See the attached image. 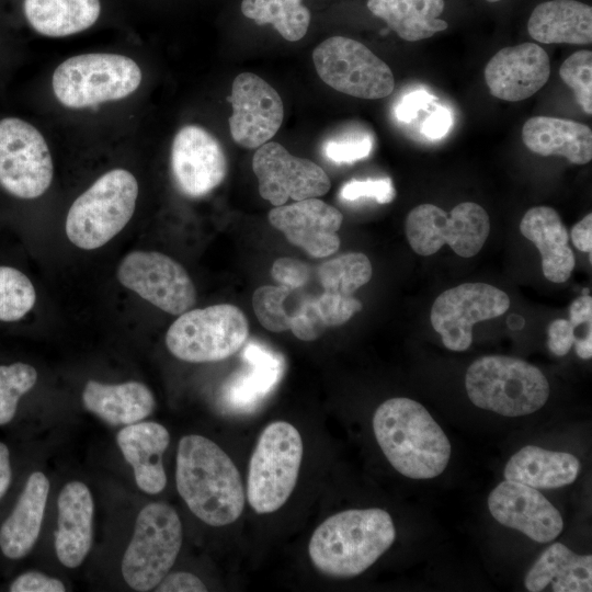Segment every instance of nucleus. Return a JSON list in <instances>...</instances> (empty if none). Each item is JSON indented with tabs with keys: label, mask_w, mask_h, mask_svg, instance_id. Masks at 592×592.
<instances>
[{
	"label": "nucleus",
	"mask_w": 592,
	"mask_h": 592,
	"mask_svg": "<svg viewBox=\"0 0 592 592\" xmlns=\"http://www.w3.org/2000/svg\"><path fill=\"white\" fill-rule=\"evenodd\" d=\"M175 483L190 511L210 526H225L241 515L246 493L231 458L212 440L190 434L177 452Z\"/></svg>",
	"instance_id": "1"
},
{
	"label": "nucleus",
	"mask_w": 592,
	"mask_h": 592,
	"mask_svg": "<svg viewBox=\"0 0 592 592\" xmlns=\"http://www.w3.org/2000/svg\"><path fill=\"white\" fill-rule=\"evenodd\" d=\"M376 441L390 465L412 479H430L446 468L451 444L444 431L419 402L384 401L373 417Z\"/></svg>",
	"instance_id": "2"
},
{
	"label": "nucleus",
	"mask_w": 592,
	"mask_h": 592,
	"mask_svg": "<svg viewBox=\"0 0 592 592\" xmlns=\"http://www.w3.org/2000/svg\"><path fill=\"white\" fill-rule=\"evenodd\" d=\"M395 538L392 519L385 510H345L329 516L314 531L308 554L321 573L352 578L368 569Z\"/></svg>",
	"instance_id": "3"
},
{
	"label": "nucleus",
	"mask_w": 592,
	"mask_h": 592,
	"mask_svg": "<svg viewBox=\"0 0 592 592\" xmlns=\"http://www.w3.org/2000/svg\"><path fill=\"white\" fill-rule=\"evenodd\" d=\"M465 387L475 406L506 417L537 411L550 391L539 368L504 355L477 358L466 372Z\"/></svg>",
	"instance_id": "4"
},
{
	"label": "nucleus",
	"mask_w": 592,
	"mask_h": 592,
	"mask_svg": "<svg viewBox=\"0 0 592 592\" xmlns=\"http://www.w3.org/2000/svg\"><path fill=\"white\" fill-rule=\"evenodd\" d=\"M137 196L138 184L129 171H107L70 206L66 218L68 239L84 250L104 246L130 220Z\"/></svg>",
	"instance_id": "5"
},
{
	"label": "nucleus",
	"mask_w": 592,
	"mask_h": 592,
	"mask_svg": "<svg viewBox=\"0 0 592 592\" xmlns=\"http://www.w3.org/2000/svg\"><path fill=\"white\" fill-rule=\"evenodd\" d=\"M304 445L286 421H274L260 434L249 463L247 499L258 514L281 509L296 486Z\"/></svg>",
	"instance_id": "6"
},
{
	"label": "nucleus",
	"mask_w": 592,
	"mask_h": 592,
	"mask_svg": "<svg viewBox=\"0 0 592 592\" xmlns=\"http://www.w3.org/2000/svg\"><path fill=\"white\" fill-rule=\"evenodd\" d=\"M141 70L129 57L83 54L62 61L54 71L53 90L65 106L81 109L126 98L141 82Z\"/></svg>",
	"instance_id": "7"
},
{
	"label": "nucleus",
	"mask_w": 592,
	"mask_h": 592,
	"mask_svg": "<svg viewBox=\"0 0 592 592\" xmlns=\"http://www.w3.org/2000/svg\"><path fill=\"white\" fill-rule=\"evenodd\" d=\"M182 545V523L169 504L152 502L137 515L122 559V574L134 590H153L169 573Z\"/></svg>",
	"instance_id": "8"
},
{
	"label": "nucleus",
	"mask_w": 592,
	"mask_h": 592,
	"mask_svg": "<svg viewBox=\"0 0 592 592\" xmlns=\"http://www.w3.org/2000/svg\"><path fill=\"white\" fill-rule=\"evenodd\" d=\"M249 322L230 304L187 310L170 326L166 344L177 358L190 363L223 361L246 344Z\"/></svg>",
	"instance_id": "9"
},
{
	"label": "nucleus",
	"mask_w": 592,
	"mask_h": 592,
	"mask_svg": "<svg viewBox=\"0 0 592 592\" xmlns=\"http://www.w3.org/2000/svg\"><path fill=\"white\" fill-rule=\"evenodd\" d=\"M406 236L412 250L432 255L444 244L463 258L476 255L483 247L490 219L482 206L464 202L446 213L433 204L413 207L406 218Z\"/></svg>",
	"instance_id": "10"
},
{
	"label": "nucleus",
	"mask_w": 592,
	"mask_h": 592,
	"mask_svg": "<svg viewBox=\"0 0 592 592\" xmlns=\"http://www.w3.org/2000/svg\"><path fill=\"white\" fill-rule=\"evenodd\" d=\"M312 60L320 79L341 93L377 100L394 91L395 79L389 66L353 38L325 39L314 49Z\"/></svg>",
	"instance_id": "11"
},
{
	"label": "nucleus",
	"mask_w": 592,
	"mask_h": 592,
	"mask_svg": "<svg viewBox=\"0 0 592 592\" xmlns=\"http://www.w3.org/2000/svg\"><path fill=\"white\" fill-rule=\"evenodd\" d=\"M53 160L43 135L16 117L0 121V184L20 198H36L49 187Z\"/></svg>",
	"instance_id": "12"
},
{
	"label": "nucleus",
	"mask_w": 592,
	"mask_h": 592,
	"mask_svg": "<svg viewBox=\"0 0 592 592\" xmlns=\"http://www.w3.org/2000/svg\"><path fill=\"white\" fill-rule=\"evenodd\" d=\"M510 307L508 294L485 283H464L440 294L434 300L430 320L451 351L467 350L477 322L503 315Z\"/></svg>",
	"instance_id": "13"
},
{
	"label": "nucleus",
	"mask_w": 592,
	"mask_h": 592,
	"mask_svg": "<svg viewBox=\"0 0 592 592\" xmlns=\"http://www.w3.org/2000/svg\"><path fill=\"white\" fill-rule=\"evenodd\" d=\"M122 285L159 309L181 315L196 303L195 286L185 269L156 251H133L117 269Z\"/></svg>",
	"instance_id": "14"
},
{
	"label": "nucleus",
	"mask_w": 592,
	"mask_h": 592,
	"mask_svg": "<svg viewBox=\"0 0 592 592\" xmlns=\"http://www.w3.org/2000/svg\"><path fill=\"white\" fill-rule=\"evenodd\" d=\"M252 170L260 195L273 206L288 200L301 201L325 195L331 186L325 170L311 160L293 156L278 143L267 141L257 148Z\"/></svg>",
	"instance_id": "15"
},
{
	"label": "nucleus",
	"mask_w": 592,
	"mask_h": 592,
	"mask_svg": "<svg viewBox=\"0 0 592 592\" xmlns=\"http://www.w3.org/2000/svg\"><path fill=\"white\" fill-rule=\"evenodd\" d=\"M228 100L232 106L230 134L239 146L258 148L278 132L284 118L283 101L278 92L255 73L238 75Z\"/></svg>",
	"instance_id": "16"
},
{
	"label": "nucleus",
	"mask_w": 592,
	"mask_h": 592,
	"mask_svg": "<svg viewBox=\"0 0 592 592\" xmlns=\"http://www.w3.org/2000/svg\"><path fill=\"white\" fill-rule=\"evenodd\" d=\"M171 170L179 190L190 197L210 193L227 174L219 141L197 125L182 127L172 141Z\"/></svg>",
	"instance_id": "17"
},
{
	"label": "nucleus",
	"mask_w": 592,
	"mask_h": 592,
	"mask_svg": "<svg viewBox=\"0 0 592 592\" xmlns=\"http://www.w3.org/2000/svg\"><path fill=\"white\" fill-rule=\"evenodd\" d=\"M267 218L292 244L314 258L329 257L340 247L337 232L342 225L343 215L317 197L275 206Z\"/></svg>",
	"instance_id": "18"
},
{
	"label": "nucleus",
	"mask_w": 592,
	"mask_h": 592,
	"mask_svg": "<svg viewBox=\"0 0 592 592\" xmlns=\"http://www.w3.org/2000/svg\"><path fill=\"white\" fill-rule=\"evenodd\" d=\"M488 506L502 525L538 543L555 539L563 528L559 511L537 489L505 480L489 494Z\"/></svg>",
	"instance_id": "19"
},
{
	"label": "nucleus",
	"mask_w": 592,
	"mask_h": 592,
	"mask_svg": "<svg viewBox=\"0 0 592 592\" xmlns=\"http://www.w3.org/2000/svg\"><path fill=\"white\" fill-rule=\"evenodd\" d=\"M483 76L494 98L523 101L548 81L550 59L539 45L526 42L497 52L486 65Z\"/></svg>",
	"instance_id": "20"
},
{
	"label": "nucleus",
	"mask_w": 592,
	"mask_h": 592,
	"mask_svg": "<svg viewBox=\"0 0 592 592\" xmlns=\"http://www.w3.org/2000/svg\"><path fill=\"white\" fill-rule=\"evenodd\" d=\"M241 357L244 367L228 379L221 398L228 409L250 412L278 385L285 371V361L280 353L257 341L244 345Z\"/></svg>",
	"instance_id": "21"
},
{
	"label": "nucleus",
	"mask_w": 592,
	"mask_h": 592,
	"mask_svg": "<svg viewBox=\"0 0 592 592\" xmlns=\"http://www.w3.org/2000/svg\"><path fill=\"white\" fill-rule=\"evenodd\" d=\"M55 551L67 568L79 567L88 556L93 539L94 503L81 481H70L61 489L58 500Z\"/></svg>",
	"instance_id": "22"
},
{
	"label": "nucleus",
	"mask_w": 592,
	"mask_h": 592,
	"mask_svg": "<svg viewBox=\"0 0 592 592\" xmlns=\"http://www.w3.org/2000/svg\"><path fill=\"white\" fill-rule=\"evenodd\" d=\"M116 441L138 488L149 494L161 492L167 485L162 456L170 443L168 430L157 422L139 421L123 428Z\"/></svg>",
	"instance_id": "23"
},
{
	"label": "nucleus",
	"mask_w": 592,
	"mask_h": 592,
	"mask_svg": "<svg viewBox=\"0 0 592 592\" xmlns=\"http://www.w3.org/2000/svg\"><path fill=\"white\" fill-rule=\"evenodd\" d=\"M521 234L532 241L542 255L544 276L553 283L566 282L576 264L569 247V232L559 214L548 206L530 208L520 223Z\"/></svg>",
	"instance_id": "24"
},
{
	"label": "nucleus",
	"mask_w": 592,
	"mask_h": 592,
	"mask_svg": "<svg viewBox=\"0 0 592 592\" xmlns=\"http://www.w3.org/2000/svg\"><path fill=\"white\" fill-rule=\"evenodd\" d=\"M522 140L528 150L539 156L565 157L573 164H585L592 159V130L572 119L531 117L523 125Z\"/></svg>",
	"instance_id": "25"
},
{
	"label": "nucleus",
	"mask_w": 592,
	"mask_h": 592,
	"mask_svg": "<svg viewBox=\"0 0 592 592\" xmlns=\"http://www.w3.org/2000/svg\"><path fill=\"white\" fill-rule=\"evenodd\" d=\"M48 492L47 477L41 471L31 474L15 506L0 527V549L5 557L20 559L32 550L41 532Z\"/></svg>",
	"instance_id": "26"
},
{
	"label": "nucleus",
	"mask_w": 592,
	"mask_h": 592,
	"mask_svg": "<svg viewBox=\"0 0 592 592\" xmlns=\"http://www.w3.org/2000/svg\"><path fill=\"white\" fill-rule=\"evenodd\" d=\"M527 32L544 44H591L592 7L577 0L542 2L528 18Z\"/></svg>",
	"instance_id": "27"
},
{
	"label": "nucleus",
	"mask_w": 592,
	"mask_h": 592,
	"mask_svg": "<svg viewBox=\"0 0 592 592\" xmlns=\"http://www.w3.org/2000/svg\"><path fill=\"white\" fill-rule=\"evenodd\" d=\"M531 592L550 590L555 592L592 591V557L578 555L561 543L548 546L524 579Z\"/></svg>",
	"instance_id": "28"
},
{
	"label": "nucleus",
	"mask_w": 592,
	"mask_h": 592,
	"mask_svg": "<svg viewBox=\"0 0 592 592\" xmlns=\"http://www.w3.org/2000/svg\"><path fill=\"white\" fill-rule=\"evenodd\" d=\"M82 401L86 409L112 425L139 422L156 406L151 390L134 380L115 385L89 380L82 391Z\"/></svg>",
	"instance_id": "29"
},
{
	"label": "nucleus",
	"mask_w": 592,
	"mask_h": 592,
	"mask_svg": "<svg viewBox=\"0 0 592 592\" xmlns=\"http://www.w3.org/2000/svg\"><path fill=\"white\" fill-rule=\"evenodd\" d=\"M580 469V462L569 453L528 445L509 459L504 478L535 489H555L572 483Z\"/></svg>",
	"instance_id": "30"
},
{
	"label": "nucleus",
	"mask_w": 592,
	"mask_h": 592,
	"mask_svg": "<svg viewBox=\"0 0 592 592\" xmlns=\"http://www.w3.org/2000/svg\"><path fill=\"white\" fill-rule=\"evenodd\" d=\"M367 8L408 42L432 37L448 27L439 18L445 8L444 0H368Z\"/></svg>",
	"instance_id": "31"
},
{
	"label": "nucleus",
	"mask_w": 592,
	"mask_h": 592,
	"mask_svg": "<svg viewBox=\"0 0 592 592\" xmlns=\"http://www.w3.org/2000/svg\"><path fill=\"white\" fill-rule=\"evenodd\" d=\"M101 12L100 0H24V13L39 34L62 37L92 26Z\"/></svg>",
	"instance_id": "32"
},
{
	"label": "nucleus",
	"mask_w": 592,
	"mask_h": 592,
	"mask_svg": "<svg viewBox=\"0 0 592 592\" xmlns=\"http://www.w3.org/2000/svg\"><path fill=\"white\" fill-rule=\"evenodd\" d=\"M240 9L246 18L257 24L273 25L289 42L301 39L311 20L303 0H242Z\"/></svg>",
	"instance_id": "33"
},
{
	"label": "nucleus",
	"mask_w": 592,
	"mask_h": 592,
	"mask_svg": "<svg viewBox=\"0 0 592 592\" xmlns=\"http://www.w3.org/2000/svg\"><path fill=\"white\" fill-rule=\"evenodd\" d=\"M373 269L369 259L361 252H349L321 263L317 277L323 292L343 296L353 294L369 282Z\"/></svg>",
	"instance_id": "34"
},
{
	"label": "nucleus",
	"mask_w": 592,
	"mask_h": 592,
	"mask_svg": "<svg viewBox=\"0 0 592 592\" xmlns=\"http://www.w3.org/2000/svg\"><path fill=\"white\" fill-rule=\"evenodd\" d=\"M35 300L34 286L25 274L14 267L0 266V320L23 318Z\"/></svg>",
	"instance_id": "35"
},
{
	"label": "nucleus",
	"mask_w": 592,
	"mask_h": 592,
	"mask_svg": "<svg viewBox=\"0 0 592 592\" xmlns=\"http://www.w3.org/2000/svg\"><path fill=\"white\" fill-rule=\"evenodd\" d=\"M36 380L37 372L29 364L0 365V425L14 418L19 399L34 387Z\"/></svg>",
	"instance_id": "36"
},
{
	"label": "nucleus",
	"mask_w": 592,
	"mask_h": 592,
	"mask_svg": "<svg viewBox=\"0 0 592 592\" xmlns=\"http://www.w3.org/2000/svg\"><path fill=\"white\" fill-rule=\"evenodd\" d=\"M293 291L283 285H264L252 296L254 314L263 328L272 332H284L291 327V312L285 300Z\"/></svg>",
	"instance_id": "37"
},
{
	"label": "nucleus",
	"mask_w": 592,
	"mask_h": 592,
	"mask_svg": "<svg viewBox=\"0 0 592 592\" xmlns=\"http://www.w3.org/2000/svg\"><path fill=\"white\" fill-rule=\"evenodd\" d=\"M561 80L572 89L585 114H592V52L581 49L570 55L560 66Z\"/></svg>",
	"instance_id": "38"
},
{
	"label": "nucleus",
	"mask_w": 592,
	"mask_h": 592,
	"mask_svg": "<svg viewBox=\"0 0 592 592\" xmlns=\"http://www.w3.org/2000/svg\"><path fill=\"white\" fill-rule=\"evenodd\" d=\"M308 301L323 329L345 323L363 307L362 303L353 296L328 292L308 298Z\"/></svg>",
	"instance_id": "39"
},
{
	"label": "nucleus",
	"mask_w": 592,
	"mask_h": 592,
	"mask_svg": "<svg viewBox=\"0 0 592 592\" xmlns=\"http://www.w3.org/2000/svg\"><path fill=\"white\" fill-rule=\"evenodd\" d=\"M395 195V187L389 178L351 180L340 191V196L345 201L373 198L379 204L390 203Z\"/></svg>",
	"instance_id": "40"
},
{
	"label": "nucleus",
	"mask_w": 592,
	"mask_h": 592,
	"mask_svg": "<svg viewBox=\"0 0 592 592\" xmlns=\"http://www.w3.org/2000/svg\"><path fill=\"white\" fill-rule=\"evenodd\" d=\"M372 147L373 143L368 136H351L328 141L323 151L327 158L335 163H353L367 157Z\"/></svg>",
	"instance_id": "41"
},
{
	"label": "nucleus",
	"mask_w": 592,
	"mask_h": 592,
	"mask_svg": "<svg viewBox=\"0 0 592 592\" xmlns=\"http://www.w3.org/2000/svg\"><path fill=\"white\" fill-rule=\"evenodd\" d=\"M271 275L278 285L292 291L304 287L310 278V267L293 258H280L271 267Z\"/></svg>",
	"instance_id": "42"
},
{
	"label": "nucleus",
	"mask_w": 592,
	"mask_h": 592,
	"mask_svg": "<svg viewBox=\"0 0 592 592\" xmlns=\"http://www.w3.org/2000/svg\"><path fill=\"white\" fill-rule=\"evenodd\" d=\"M11 592H65V584L57 578L38 571H27L19 576L10 585Z\"/></svg>",
	"instance_id": "43"
},
{
	"label": "nucleus",
	"mask_w": 592,
	"mask_h": 592,
	"mask_svg": "<svg viewBox=\"0 0 592 592\" xmlns=\"http://www.w3.org/2000/svg\"><path fill=\"white\" fill-rule=\"evenodd\" d=\"M547 345L549 351L557 355H566L574 342L573 327L567 319H556L548 327Z\"/></svg>",
	"instance_id": "44"
},
{
	"label": "nucleus",
	"mask_w": 592,
	"mask_h": 592,
	"mask_svg": "<svg viewBox=\"0 0 592 592\" xmlns=\"http://www.w3.org/2000/svg\"><path fill=\"white\" fill-rule=\"evenodd\" d=\"M157 592H205L206 585L191 572L168 573L155 588Z\"/></svg>",
	"instance_id": "45"
},
{
	"label": "nucleus",
	"mask_w": 592,
	"mask_h": 592,
	"mask_svg": "<svg viewBox=\"0 0 592 592\" xmlns=\"http://www.w3.org/2000/svg\"><path fill=\"white\" fill-rule=\"evenodd\" d=\"M452 123L449 111L445 107H437L424 121L421 130L428 138L437 139L447 134Z\"/></svg>",
	"instance_id": "46"
},
{
	"label": "nucleus",
	"mask_w": 592,
	"mask_h": 592,
	"mask_svg": "<svg viewBox=\"0 0 592 592\" xmlns=\"http://www.w3.org/2000/svg\"><path fill=\"white\" fill-rule=\"evenodd\" d=\"M432 96L425 91H414L403 96L400 103L396 107V117L401 121L409 123L418 114Z\"/></svg>",
	"instance_id": "47"
},
{
	"label": "nucleus",
	"mask_w": 592,
	"mask_h": 592,
	"mask_svg": "<svg viewBox=\"0 0 592 592\" xmlns=\"http://www.w3.org/2000/svg\"><path fill=\"white\" fill-rule=\"evenodd\" d=\"M573 246L582 252L592 251V214L589 213L577 223L570 232Z\"/></svg>",
	"instance_id": "48"
},
{
	"label": "nucleus",
	"mask_w": 592,
	"mask_h": 592,
	"mask_svg": "<svg viewBox=\"0 0 592 592\" xmlns=\"http://www.w3.org/2000/svg\"><path fill=\"white\" fill-rule=\"evenodd\" d=\"M12 477L10 453L5 444L0 442V499L5 494Z\"/></svg>",
	"instance_id": "49"
},
{
	"label": "nucleus",
	"mask_w": 592,
	"mask_h": 592,
	"mask_svg": "<svg viewBox=\"0 0 592 592\" xmlns=\"http://www.w3.org/2000/svg\"><path fill=\"white\" fill-rule=\"evenodd\" d=\"M486 1L491 2V3H496V2H499L501 0H486Z\"/></svg>",
	"instance_id": "50"
}]
</instances>
